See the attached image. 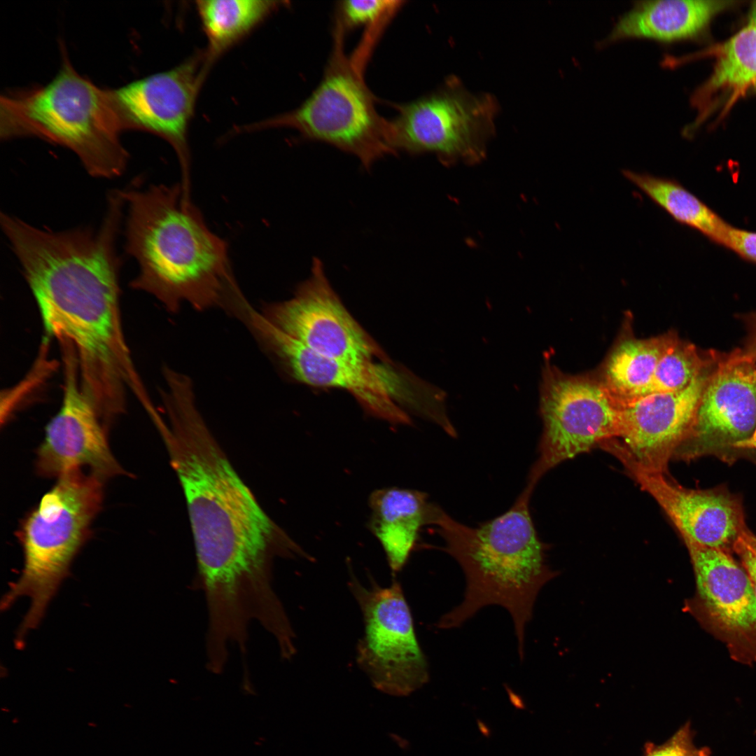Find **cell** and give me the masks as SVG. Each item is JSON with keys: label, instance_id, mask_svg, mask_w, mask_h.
<instances>
[{"label": "cell", "instance_id": "cell-21", "mask_svg": "<svg viewBox=\"0 0 756 756\" xmlns=\"http://www.w3.org/2000/svg\"><path fill=\"white\" fill-rule=\"evenodd\" d=\"M678 338L673 332L648 339L628 338L610 354L602 382L621 404L649 394L657 365Z\"/></svg>", "mask_w": 756, "mask_h": 756}, {"label": "cell", "instance_id": "cell-29", "mask_svg": "<svg viewBox=\"0 0 756 756\" xmlns=\"http://www.w3.org/2000/svg\"><path fill=\"white\" fill-rule=\"evenodd\" d=\"M723 246L746 260L756 262V232L731 225Z\"/></svg>", "mask_w": 756, "mask_h": 756}, {"label": "cell", "instance_id": "cell-27", "mask_svg": "<svg viewBox=\"0 0 756 756\" xmlns=\"http://www.w3.org/2000/svg\"><path fill=\"white\" fill-rule=\"evenodd\" d=\"M401 3L382 0L344 1L339 6L340 15L342 24L349 27L370 24L390 16Z\"/></svg>", "mask_w": 756, "mask_h": 756}, {"label": "cell", "instance_id": "cell-31", "mask_svg": "<svg viewBox=\"0 0 756 756\" xmlns=\"http://www.w3.org/2000/svg\"><path fill=\"white\" fill-rule=\"evenodd\" d=\"M732 551L740 558L742 566L746 569L752 580L756 594V558L738 539L733 546Z\"/></svg>", "mask_w": 756, "mask_h": 756}, {"label": "cell", "instance_id": "cell-18", "mask_svg": "<svg viewBox=\"0 0 756 756\" xmlns=\"http://www.w3.org/2000/svg\"><path fill=\"white\" fill-rule=\"evenodd\" d=\"M684 542L695 575L696 601L706 619L729 636L756 635V594L746 569L729 551Z\"/></svg>", "mask_w": 756, "mask_h": 756}, {"label": "cell", "instance_id": "cell-25", "mask_svg": "<svg viewBox=\"0 0 756 756\" xmlns=\"http://www.w3.org/2000/svg\"><path fill=\"white\" fill-rule=\"evenodd\" d=\"M370 520L380 522L411 521L424 526L435 524L441 508L428 500L425 493L400 488L372 492L369 499Z\"/></svg>", "mask_w": 756, "mask_h": 756}, {"label": "cell", "instance_id": "cell-8", "mask_svg": "<svg viewBox=\"0 0 756 756\" xmlns=\"http://www.w3.org/2000/svg\"><path fill=\"white\" fill-rule=\"evenodd\" d=\"M398 108L388 122L393 150L433 153L447 164H476L485 158L498 111L493 95L473 94L454 76L434 93Z\"/></svg>", "mask_w": 756, "mask_h": 756}, {"label": "cell", "instance_id": "cell-6", "mask_svg": "<svg viewBox=\"0 0 756 756\" xmlns=\"http://www.w3.org/2000/svg\"><path fill=\"white\" fill-rule=\"evenodd\" d=\"M103 482L80 469L61 475L18 531L24 566L1 602L3 610L22 596L31 599L18 631V644L21 645L27 634L38 626L88 539L92 522L101 509Z\"/></svg>", "mask_w": 756, "mask_h": 756}, {"label": "cell", "instance_id": "cell-1", "mask_svg": "<svg viewBox=\"0 0 756 756\" xmlns=\"http://www.w3.org/2000/svg\"><path fill=\"white\" fill-rule=\"evenodd\" d=\"M162 398L169 426L162 421L158 428L186 500L207 610L223 617L260 612L277 598L273 558H314L238 475L200 413L192 384H173Z\"/></svg>", "mask_w": 756, "mask_h": 756}, {"label": "cell", "instance_id": "cell-15", "mask_svg": "<svg viewBox=\"0 0 756 756\" xmlns=\"http://www.w3.org/2000/svg\"><path fill=\"white\" fill-rule=\"evenodd\" d=\"M606 451L620 461L629 475L655 500L683 541L729 552L747 528L741 499L727 488L687 489L667 472L638 464L617 442L610 443Z\"/></svg>", "mask_w": 756, "mask_h": 756}, {"label": "cell", "instance_id": "cell-4", "mask_svg": "<svg viewBox=\"0 0 756 756\" xmlns=\"http://www.w3.org/2000/svg\"><path fill=\"white\" fill-rule=\"evenodd\" d=\"M533 491L526 486L507 512L478 526L463 524L442 510L434 524L443 550L458 563L465 578L462 601L441 616L437 627H458L484 607L500 606L512 617L521 658L538 593L558 575L547 564L545 545L531 517Z\"/></svg>", "mask_w": 756, "mask_h": 756}, {"label": "cell", "instance_id": "cell-9", "mask_svg": "<svg viewBox=\"0 0 756 756\" xmlns=\"http://www.w3.org/2000/svg\"><path fill=\"white\" fill-rule=\"evenodd\" d=\"M542 433L526 486L564 461L618 438L622 405L602 381L563 373L547 363L540 387Z\"/></svg>", "mask_w": 756, "mask_h": 756}, {"label": "cell", "instance_id": "cell-13", "mask_svg": "<svg viewBox=\"0 0 756 756\" xmlns=\"http://www.w3.org/2000/svg\"><path fill=\"white\" fill-rule=\"evenodd\" d=\"M261 313L277 328L316 354L348 361H391L347 311L314 258L310 275L293 298L266 304Z\"/></svg>", "mask_w": 756, "mask_h": 756}, {"label": "cell", "instance_id": "cell-2", "mask_svg": "<svg viewBox=\"0 0 756 756\" xmlns=\"http://www.w3.org/2000/svg\"><path fill=\"white\" fill-rule=\"evenodd\" d=\"M124 210L110 203L98 230L52 231L17 217L3 225L38 304L46 339L74 349L81 388L106 424L131 392L147 397L132 360L120 311L116 243Z\"/></svg>", "mask_w": 756, "mask_h": 756}, {"label": "cell", "instance_id": "cell-11", "mask_svg": "<svg viewBox=\"0 0 756 756\" xmlns=\"http://www.w3.org/2000/svg\"><path fill=\"white\" fill-rule=\"evenodd\" d=\"M369 578L370 585L365 586L350 572L348 581L364 624L356 662L376 688L393 695L408 694L429 678L410 606L398 580L382 587Z\"/></svg>", "mask_w": 756, "mask_h": 756}, {"label": "cell", "instance_id": "cell-19", "mask_svg": "<svg viewBox=\"0 0 756 756\" xmlns=\"http://www.w3.org/2000/svg\"><path fill=\"white\" fill-rule=\"evenodd\" d=\"M734 1L653 0L638 1L620 17L603 41L608 44L630 38L673 42L696 37L719 13Z\"/></svg>", "mask_w": 756, "mask_h": 756}, {"label": "cell", "instance_id": "cell-10", "mask_svg": "<svg viewBox=\"0 0 756 756\" xmlns=\"http://www.w3.org/2000/svg\"><path fill=\"white\" fill-rule=\"evenodd\" d=\"M324 77L308 99L281 123L306 138L323 141L356 156L365 169L395 151L388 139V122L377 113L359 74L337 40Z\"/></svg>", "mask_w": 756, "mask_h": 756}, {"label": "cell", "instance_id": "cell-12", "mask_svg": "<svg viewBox=\"0 0 756 756\" xmlns=\"http://www.w3.org/2000/svg\"><path fill=\"white\" fill-rule=\"evenodd\" d=\"M756 427V360L740 348L720 352L704 390L693 426L673 459L713 456L732 463L734 446Z\"/></svg>", "mask_w": 756, "mask_h": 756}, {"label": "cell", "instance_id": "cell-28", "mask_svg": "<svg viewBox=\"0 0 756 756\" xmlns=\"http://www.w3.org/2000/svg\"><path fill=\"white\" fill-rule=\"evenodd\" d=\"M693 737L691 724L687 722L661 745L646 742L643 756H710V750L708 747L697 748Z\"/></svg>", "mask_w": 756, "mask_h": 756}, {"label": "cell", "instance_id": "cell-32", "mask_svg": "<svg viewBox=\"0 0 756 756\" xmlns=\"http://www.w3.org/2000/svg\"><path fill=\"white\" fill-rule=\"evenodd\" d=\"M738 540L741 542L756 558V536L747 528L742 532Z\"/></svg>", "mask_w": 756, "mask_h": 756}, {"label": "cell", "instance_id": "cell-26", "mask_svg": "<svg viewBox=\"0 0 756 756\" xmlns=\"http://www.w3.org/2000/svg\"><path fill=\"white\" fill-rule=\"evenodd\" d=\"M422 526L416 522H370V528L381 543L391 572L402 570L416 543Z\"/></svg>", "mask_w": 756, "mask_h": 756}, {"label": "cell", "instance_id": "cell-30", "mask_svg": "<svg viewBox=\"0 0 756 756\" xmlns=\"http://www.w3.org/2000/svg\"><path fill=\"white\" fill-rule=\"evenodd\" d=\"M738 318L743 321L746 330L743 346L740 349L745 355L756 360V311L740 314Z\"/></svg>", "mask_w": 756, "mask_h": 756}, {"label": "cell", "instance_id": "cell-17", "mask_svg": "<svg viewBox=\"0 0 756 756\" xmlns=\"http://www.w3.org/2000/svg\"><path fill=\"white\" fill-rule=\"evenodd\" d=\"M715 360L685 388L655 393L622 405L617 440L640 465L667 472L669 461L690 433Z\"/></svg>", "mask_w": 756, "mask_h": 756}, {"label": "cell", "instance_id": "cell-5", "mask_svg": "<svg viewBox=\"0 0 756 756\" xmlns=\"http://www.w3.org/2000/svg\"><path fill=\"white\" fill-rule=\"evenodd\" d=\"M62 50L61 67L49 83L1 95L0 137H37L73 151L94 177L119 176L129 154L113 90L79 74Z\"/></svg>", "mask_w": 756, "mask_h": 756}, {"label": "cell", "instance_id": "cell-16", "mask_svg": "<svg viewBox=\"0 0 756 756\" xmlns=\"http://www.w3.org/2000/svg\"><path fill=\"white\" fill-rule=\"evenodd\" d=\"M198 78L193 63L154 74L113 90L124 129L160 136L175 148L181 184L190 195L186 130L194 106Z\"/></svg>", "mask_w": 756, "mask_h": 756}, {"label": "cell", "instance_id": "cell-20", "mask_svg": "<svg viewBox=\"0 0 756 756\" xmlns=\"http://www.w3.org/2000/svg\"><path fill=\"white\" fill-rule=\"evenodd\" d=\"M710 76L696 90L692 102L698 125L720 110L723 115L741 97L756 90V28L748 24L714 50Z\"/></svg>", "mask_w": 756, "mask_h": 756}, {"label": "cell", "instance_id": "cell-24", "mask_svg": "<svg viewBox=\"0 0 756 756\" xmlns=\"http://www.w3.org/2000/svg\"><path fill=\"white\" fill-rule=\"evenodd\" d=\"M717 352L713 349L701 352L678 337L659 361L649 394L685 388L715 360Z\"/></svg>", "mask_w": 756, "mask_h": 756}, {"label": "cell", "instance_id": "cell-22", "mask_svg": "<svg viewBox=\"0 0 756 756\" xmlns=\"http://www.w3.org/2000/svg\"><path fill=\"white\" fill-rule=\"evenodd\" d=\"M622 174L675 220L723 246L731 225L678 181L629 169Z\"/></svg>", "mask_w": 756, "mask_h": 756}, {"label": "cell", "instance_id": "cell-33", "mask_svg": "<svg viewBox=\"0 0 756 756\" xmlns=\"http://www.w3.org/2000/svg\"><path fill=\"white\" fill-rule=\"evenodd\" d=\"M736 452L740 454V452L747 449L756 450V427L752 434L745 440L736 443L734 446Z\"/></svg>", "mask_w": 756, "mask_h": 756}, {"label": "cell", "instance_id": "cell-7", "mask_svg": "<svg viewBox=\"0 0 756 756\" xmlns=\"http://www.w3.org/2000/svg\"><path fill=\"white\" fill-rule=\"evenodd\" d=\"M254 337L292 379L315 387L346 390L370 414L391 424H411L402 406L428 419L444 405V391L394 368L391 361L354 362L323 356L267 321L257 326Z\"/></svg>", "mask_w": 756, "mask_h": 756}, {"label": "cell", "instance_id": "cell-34", "mask_svg": "<svg viewBox=\"0 0 756 756\" xmlns=\"http://www.w3.org/2000/svg\"><path fill=\"white\" fill-rule=\"evenodd\" d=\"M749 24L756 28V1L752 5Z\"/></svg>", "mask_w": 756, "mask_h": 756}, {"label": "cell", "instance_id": "cell-3", "mask_svg": "<svg viewBox=\"0 0 756 756\" xmlns=\"http://www.w3.org/2000/svg\"><path fill=\"white\" fill-rule=\"evenodd\" d=\"M122 192L125 250L139 266L131 286L153 295L172 313L183 302L199 311L226 309L241 290L227 244L209 228L181 183Z\"/></svg>", "mask_w": 756, "mask_h": 756}, {"label": "cell", "instance_id": "cell-14", "mask_svg": "<svg viewBox=\"0 0 756 756\" xmlns=\"http://www.w3.org/2000/svg\"><path fill=\"white\" fill-rule=\"evenodd\" d=\"M60 344L64 363L63 398L59 410L46 427L37 452V470L45 477H59L85 467L103 480L122 475L108 446V429L81 388L74 349L67 342Z\"/></svg>", "mask_w": 756, "mask_h": 756}, {"label": "cell", "instance_id": "cell-23", "mask_svg": "<svg viewBox=\"0 0 756 756\" xmlns=\"http://www.w3.org/2000/svg\"><path fill=\"white\" fill-rule=\"evenodd\" d=\"M211 49L218 52L248 32L276 6L265 0H204L197 2Z\"/></svg>", "mask_w": 756, "mask_h": 756}]
</instances>
